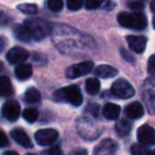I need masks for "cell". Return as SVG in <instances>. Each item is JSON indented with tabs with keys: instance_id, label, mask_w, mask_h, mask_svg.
Returning a JSON list of instances; mask_svg holds the SVG:
<instances>
[{
	"instance_id": "cell-1",
	"label": "cell",
	"mask_w": 155,
	"mask_h": 155,
	"mask_svg": "<svg viewBox=\"0 0 155 155\" xmlns=\"http://www.w3.org/2000/svg\"><path fill=\"white\" fill-rule=\"evenodd\" d=\"M24 26L28 29L32 38L35 41H41L46 36H48L52 31V26L49 21L38 17H34V16L27 18L25 20Z\"/></svg>"
},
{
	"instance_id": "cell-2",
	"label": "cell",
	"mask_w": 155,
	"mask_h": 155,
	"mask_svg": "<svg viewBox=\"0 0 155 155\" xmlns=\"http://www.w3.org/2000/svg\"><path fill=\"white\" fill-rule=\"evenodd\" d=\"M118 21L122 27L133 30H142L147 27V17L140 12H121L118 14Z\"/></svg>"
},
{
	"instance_id": "cell-3",
	"label": "cell",
	"mask_w": 155,
	"mask_h": 155,
	"mask_svg": "<svg viewBox=\"0 0 155 155\" xmlns=\"http://www.w3.org/2000/svg\"><path fill=\"white\" fill-rule=\"evenodd\" d=\"M54 98L60 101H66L73 106H80L83 102V96L80 88L77 85L64 87L54 93Z\"/></svg>"
},
{
	"instance_id": "cell-4",
	"label": "cell",
	"mask_w": 155,
	"mask_h": 155,
	"mask_svg": "<svg viewBox=\"0 0 155 155\" xmlns=\"http://www.w3.org/2000/svg\"><path fill=\"white\" fill-rule=\"evenodd\" d=\"M77 129L79 134L85 139H96L99 136V130H98L97 125L94 124L89 119L84 118V117L78 120Z\"/></svg>"
},
{
	"instance_id": "cell-5",
	"label": "cell",
	"mask_w": 155,
	"mask_h": 155,
	"mask_svg": "<svg viewBox=\"0 0 155 155\" xmlns=\"http://www.w3.org/2000/svg\"><path fill=\"white\" fill-rule=\"evenodd\" d=\"M112 93L120 99H130L135 94L134 87L124 79H118L112 85Z\"/></svg>"
},
{
	"instance_id": "cell-6",
	"label": "cell",
	"mask_w": 155,
	"mask_h": 155,
	"mask_svg": "<svg viewBox=\"0 0 155 155\" xmlns=\"http://www.w3.org/2000/svg\"><path fill=\"white\" fill-rule=\"evenodd\" d=\"M94 63L91 61H85V62L78 63L75 65H72L66 70V77L68 79H75L80 78L82 75H85L93 70Z\"/></svg>"
},
{
	"instance_id": "cell-7",
	"label": "cell",
	"mask_w": 155,
	"mask_h": 155,
	"mask_svg": "<svg viewBox=\"0 0 155 155\" xmlns=\"http://www.w3.org/2000/svg\"><path fill=\"white\" fill-rule=\"evenodd\" d=\"M58 137V132L54 129H43L35 133L34 138L39 146H50Z\"/></svg>"
},
{
	"instance_id": "cell-8",
	"label": "cell",
	"mask_w": 155,
	"mask_h": 155,
	"mask_svg": "<svg viewBox=\"0 0 155 155\" xmlns=\"http://www.w3.org/2000/svg\"><path fill=\"white\" fill-rule=\"evenodd\" d=\"M137 139L143 146L155 144V129L148 124L141 125L137 131Z\"/></svg>"
},
{
	"instance_id": "cell-9",
	"label": "cell",
	"mask_w": 155,
	"mask_h": 155,
	"mask_svg": "<svg viewBox=\"0 0 155 155\" xmlns=\"http://www.w3.org/2000/svg\"><path fill=\"white\" fill-rule=\"evenodd\" d=\"M3 117L9 121H16L20 115V105L16 100H8L1 110Z\"/></svg>"
},
{
	"instance_id": "cell-10",
	"label": "cell",
	"mask_w": 155,
	"mask_h": 155,
	"mask_svg": "<svg viewBox=\"0 0 155 155\" xmlns=\"http://www.w3.org/2000/svg\"><path fill=\"white\" fill-rule=\"evenodd\" d=\"M28 58H29L28 51L21 47H14L7 53V60L12 65L24 64Z\"/></svg>"
},
{
	"instance_id": "cell-11",
	"label": "cell",
	"mask_w": 155,
	"mask_h": 155,
	"mask_svg": "<svg viewBox=\"0 0 155 155\" xmlns=\"http://www.w3.org/2000/svg\"><path fill=\"white\" fill-rule=\"evenodd\" d=\"M127 41L130 49L136 53H142L146 49L147 38L142 35H127Z\"/></svg>"
},
{
	"instance_id": "cell-12",
	"label": "cell",
	"mask_w": 155,
	"mask_h": 155,
	"mask_svg": "<svg viewBox=\"0 0 155 155\" xmlns=\"http://www.w3.org/2000/svg\"><path fill=\"white\" fill-rule=\"evenodd\" d=\"M11 136L18 144H20L24 148H32L33 143L31 141L30 137L28 136V134L21 129H14L11 131Z\"/></svg>"
},
{
	"instance_id": "cell-13",
	"label": "cell",
	"mask_w": 155,
	"mask_h": 155,
	"mask_svg": "<svg viewBox=\"0 0 155 155\" xmlns=\"http://www.w3.org/2000/svg\"><path fill=\"white\" fill-rule=\"evenodd\" d=\"M125 115L131 119H139L143 116L144 110L143 106L140 102H133L130 103L129 105L125 107L124 110Z\"/></svg>"
},
{
	"instance_id": "cell-14",
	"label": "cell",
	"mask_w": 155,
	"mask_h": 155,
	"mask_svg": "<svg viewBox=\"0 0 155 155\" xmlns=\"http://www.w3.org/2000/svg\"><path fill=\"white\" fill-rule=\"evenodd\" d=\"M117 150V143L112 139H104L95 148L94 154L101 155L103 153H114Z\"/></svg>"
},
{
	"instance_id": "cell-15",
	"label": "cell",
	"mask_w": 155,
	"mask_h": 155,
	"mask_svg": "<svg viewBox=\"0 0 155 155\" xmlns=\"http://www.w3.org/2000/svg\"><path fill=\"white\" fill-rule=\"evenodd\" d=\"M120 106L115 103H106L102 110V114L108 120H116L120 115Z\"/></svg>"
},
{
	"instance_id": "cell-16",
	"label": "cell",
	"mask_w": 155,
	"mask_h": 155,
	"mask_svg": "<svg viewBox=\"0 0 155 155\" xmlns=\"http://www.w3.org/2000/svg\"><path fill=\"white\" fill-rule=\"evenodd\" d=\"M95 73L96 75L102 79H110V78L116 77L118 74V70L110 65H100L96 68Z\"/></svg>"
},
{
	"instance_id": "cell-17",
	"label": "cell",
	"mask_w": 155,
	"mask_h": 155,
	"mask_svg": "<svg viewBox=\"0 0 155 155\" xmlns=\"http://www.w3.org/2000/svg\"><path fill=\"white\" fill-rule=\"evenodd\" d=\"M13 32H14V35H15L16 38L20 41L29 43V41H31V39H33L30 34V32H29V30L24 26V25H16L13 29Z\"/></svg>"
},
{
	"instance_id": "cell-18",
	"label": "cell",
	"mask_w": 155,
	"mask_h": 155,
	"mask_svg": "<svg viewBox=\"0 0 155 155\" xmlns=\"http://www.w3.org/2000/svg\"><path fill=\"white\" fill-rule=\"evenodd\" d=\"M15 75L18 80H28L32 75V66L30 64H20L15 68Z\"/></svg>"
},
{
	"instance_id": "cell-19",
	"label": "cell",
	"mask_w": 155,
	"mask_h": 155,
	"mask_svg": "<svg viewBox=\"0 0 155 155\" xmlns=\"http://www.w3.org/2000/svg\"><path fill=\"white\" fill-rule=\"evenodd\" d=\"M13 94V86L10 79L5 75L0 77V97H9Z\"/></svg>"
},
{
	"instance_id": "cell-20",
	"label": "cell",
	"mask_w": 155,
	"mask_h": 155,
	"mask_svg": "<svg viewBox=\"0 0 155 155\" xmlns=\"http://www.w3.org/2000/svg\"><path fill=\"white\" fill-rule=\"evenodd\" d=\"M143 93L146 100L155 99V77L149 78L148 80L144 81Z\"/></svg>"
},
{
	"instance_id": "cell-21",
	"label": "cell",
	"mask_w": 155,
	"mask_h": 155,
	"mask_svg": "<svg viewBox=\"0 0 155 155\" xmlns=\"http://www.w3.org/2000/svg\"><path fill=\"white\" fill-rule=\"evenodd\" d=\"M131 130H132V124L127 119H120L116 123V132L120 137H124V136L129 135Z\"/></svg>"
},
{
	"instance_id": "cell-22",
	"label": "cell",
	"mask_w": 155,
	"mask_h": 155,
	"mask_svg": "<svg viewBox=\"0 0 155 155\" xmlns=\"http://www.w3.org/2000/svg\"><path fill=\"white\" fill-rule=\"evenodd\" d=\"M85 89L89 95H97L100 91V82L96 78H89L85 82Z\"/></svg>"
},
{
	"instance_id": "cell-23",
	"label": "cell",
	"mask_w": 155,
	"mask_h": 155,
	"mask_svg": "<svg viewBox=\"0 0 155 155\" xmlns=\"http://www.w3.org/2000/svg\"><path fill=\"white\" fill-rule=\"evenodd\" d=\"M25 100H26L28 103H38L41 101V94L34 87H31V88L27 89L26 94H25Z\"/></svg>"
},
{
	"instance_id": "cell-24",
	"label": "cell",
	"mask_w": 155,
	"mask_h": 155,
	"mask_svg": "<svg viewBox=\"0 0 155 155\" xmlns=\"http://www.w3.org/2000/svg\"><path fill=\"white\" fill-rule=\"evenodd\" d=\"M17 10L26 15H35L37 13V5L34 3H21L17 5Z\"/></svg>"
},
{
	"instance_id": "cell-25",
	"label": "cell",
	"mask_w": 155,
	"mask_h": 155,
	"mask_svg": "<svg viewBox=\"0 0 155 155\" xmlns=\"http://www.w3.org/2000/svg\"><path fill=\"white\" fill-rule=\"evenodd\" d=\"M22 117L29 123H33L38 118V110L34 107H28L22 112Z\"/></svg>"
},
{
	"instance_id": "cell-26",
	"label": "cell",
	"mask_w": 155,
	"mask_h": 155,
	"mask_svg": "<svg viewBox=\"0 0 155 155\" xmlns=\"http://www.w3.org/2000/svg\"><path fill=\"white\" fill-rule=\"evenodd\" d=\"M147 1L148 0H127V5L131 10L135 12H139L144 8V3Z\"/></svg>"
},
{
	"instance_id": "cell-27",
	"label": "cell",
	"mask_w": 155,
	"mask_h": 155,
	"mask_svg": "<svg viewBox=\"0 0 155 155\" xmlns=\"http://www.w3.org/2000/svg\"><path fill=\"white\" fill-rule=\"evenodd\" d=\"M150 151L146 148V146L141 143H134L131 147V154L132 155H149Z\"/></svg>"
},
{
	"instance_id": "cell-28",
	"label": "cell",
	"mask_w": 155,
	"mask_h": 155,
	"mask_svg": "<svg viewBox=\"0 0 155 155\" xmlns=\"http://www.w3.org/2000/svg\"><path fill=\"white\" fill-rule=\"evenodd\" d=\"M47 7L52 12H60L64 7V2L63 0H48Z\"/></svg>"
},
{
	"instance_id": "cell-29",
	"label": "cell",
	"mask_w": 155,
	"mask_h": 155,
	"mask_svg": "<svg viewBox=\"0 0 155 155\" xmlns=\"http://www.w3.org/2000/svg\"><path fill=\"white\" fill-rule=\"evenodd\" d=\"M106 0H85V7L87 10H97L104 5Z\"/></svg>"
},
{
	"instance_id": "cell-30",
	"label": "cell",
	"mask_w": 155,
	"mask_h": 155,
	"mask_svg": "<svg viewBox=\"0 0 155 155\" xmlns=\"http://www.w3.org/2000/svg\"><path fill=\"white\" fill-rule=\"evenodd\" d=\"M84 0H67V8L70 11H78L83 5Z\"/></svg>"
},
{
	"instance_id": "cell-31",
	"label": "cell",
	"mask_w": 155,
	"mask_h": 155,
	"mask_svg": "<svg viewBox=\"0 0 155 155\" xmlns=\"http://www.w3.org/2000/svg\"><path fill=\"white\" fill-rule=\"evenodd\" d=\"M99 110H100V107L98 104H94V103L89 104V105L86 107V113H88V114L91 115L93 117H98Z\"/></svg>"
},
{
	"instance_id": "cell-32",
	"label": "cell",
	"mask_w": 155,
	"mask_h": 155,
	"mask_svg": "<svg viewBox=\"0 0 155 155\" xmlns=\"http://www.w3.org/2000/svg\"><path fill=\"white\" fill-rule=\"evenodd\" d=\"M148 72L151 75H155V55H151L148 62Z\"/></svg>"
},
{
	"instance_id": "cell-33",
	"label": "cell",
	"mask_w": 155,
	"mask_h": 155,
	"mask_svg": "<svg viewBox=\"0 0 155 155\" xmlns=\"http://www.w3.org/2000/svg\"><path fill=\"white\" fill-rule=\"evenodd\" d=\"M10 21H11L10 16L7 13H5V12L0 11V27L7 26V25L10 24Z\"/></svg>"
},
{
	"instance_id": "cell-34",
	"label": "cell",
	"mask_w": 155,
	"mask_h": 155,
	"mask_svg": "<svg viewBox=\"0 0 155 155\" xmlns=\"http://www.w3.org/2000/svg\"><path fill=\"white\" fill-rule=\"evenodd\" d=\"M9 146V139L5 133L0 129V148H5V147Z\"/></svg>"
},
{
	"instance_id": "cell-35",
	"label": "cell",
	"mask_w": 155,
	"mask_h": 155,
	"mask_svg": "<svg viewBox=\"0 0 155 155\" xmlns=\"http://www.w3.org/2000/svg\"><path fill=\"white\" fill-rule=\"evenodd\" d=\"M44 155H63V151L58 147H53V148H50L49 150L46 151Z\"/></svg>"
},
{
	"instance_id": "cell-36",
	"label": "cell",
	"mask_w": 155,
	"mask_h": 155,
	"mask_svg": "<svg viewBox=\"0 0 155 155\" xmlns=\"http://www.w3.org/2000/svg\"><path fill=\"white\" fill-rule=\"evenodd\" d=\"M68 155H88V152H87L86 149L79 148V149H75V150L71 151Z\"/></svg>"
},
{
	"instance_id": "cell-37",
	"label": "cell",
	"mask_w": 155,
	"mask_h": 155,
	"mask_svg": "<svg viewBox=\"0 0 155 155\" xmlns=\"http://www.w3.org/2000/svg\"><path fill=\"white\" fill-rule=\"evenodd\" d=\"M121 54H122V56L124 58V60H127V62H134L133 60V56L131 55V54H129L127 51H125L124 49H121Z\"/></svg>"
},
{
	"instance_id": "cell-38",
	"label": "cell",
	"mask_w": 155,
	"mask_h": 155,
	"mask_svg": "<svg viewBox=\"0 0 155 155\" xmlns=\"http://www.w3.org/2000/svg\"><path fill=\"white\" fill-rule=\"evenodd\" d=\"M3 155H18V153H16L15 151H8L3 153Z\"/></svg>"
},
{
	"instance_id": "cell-39",
	"label": "cell",
	"mask_w": 155,
	"mask_h": 155,
	"mask_svg": "<svg viewBox=\"0 0 155 155\" xmlns=\"http://www.w3.org/2000/svg\"><path fill=\"white\" fill-rule=\"evenodd\" d=\"M151 10L155 13V0H152V2H151Z\"/></svg>"
},
{
	"instance_id": "cell-40",
	"label": "cell",
	"mask_w": 155,
	"mask_h": 155,
	"mask_svg": "<svg viewBox=\"0 0 155 155\" xmlns=\"http://www.w3.org/2000/svg\"><path fill=\"white\" fill-rule=\"evenodd\" d=\"M3 70V63L0 61V71H2Z\"/></svg>"
},
{
	"instance_id": "cell-41",
	"label": "cell",
	"mask_w": 155,
	"mask_h": 155,
	"mask_svg": "<svg viewBox=\"0 0 155 155\" xmlns=\"http://www.w3.org/2000/svg\"><path fill=\"white\" fill-rule=\"evenodd\" d=\"M149 155H155V150L150 151V153H149Z\"/></svg>"
},
{
	"instance_id": "cell-42",
	"label": "cell",
	"mask_w": 155,
	"mask_h": 155,
	"mask_svg": "<svg viewBox=\"0 0 155 155\" xmlns=\"http://www.w3.org/2000/svg\"><path fill=\"white\" fill-rule=\"evenodd\" d=\"M153 27H154V29H155V16L153 17Z\"/></svg>"
},
{
	"instance_id": "cell-43",
	"label": "cell",
	"mask_w": 155,
	"mask_h": 155,
	"mask_svg": "<svg viewBox=\"0 0 155 155\" xmlns=\"http://www.w3.org/2000/svg\"><path fill=\"white\" fill-rule=\"evenodd\" d=\"M27 155H35V154H27Z\"/></svg>"
}]
</instances>
